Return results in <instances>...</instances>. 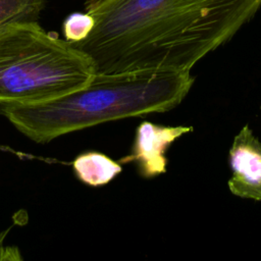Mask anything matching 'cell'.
Here are the masks:
<instances>
[{"instance_id": "7", "label": "cell", "mask_w": 261, "mask_h": 261, "mask_svg": "<svg viewBox=\"0 0 261 261\" xmlns=\"http://www.w3.org/2000/svg\"><path fill=\"white\" fill-rule=\"evenodd\" d=\"M46 0H0V27L15 21H38Z\"/></svg>"}, {"instance_id": "6", "label": "cell", "mask_w": 261, "mask_h": 261, "mask_svg": "<svg viewBox=\"0 0 261 261\" xmlns=\"http://www.w3.org/2000/svg\"><path fill=\"white\" fill-rule=\"evenodd\" d=\"M72 166L79 179L91 187H100L110 182L122 170L118 161L100 152H87L79 155Z\"/></svg>"}, {"instance_id": "8", "label": "cell", "mask_w": 261, "mask_h": 261, "mask_svg": "<svg viewBox=\"0 0 261 261\" xmlns=\"http://www.w3.org/2000/svg\"><path fill=\"white\" fill-rule=\"evenodd\" d=\"M95 20L86 12H72L67 15L62 23V32L66 41L76 43L83 41L91 33Z\"/></svg>"}, {"instance_id": "2", "label": "cell", "mask_w": 261, "mask_h": 261, "mask_svg": "<svg viewBox=\"0 0 261 261\" xmlns=\"http://www.w3.org/2000/svg\"><path fill=\"white\" fill-rule=\"evenodd\" d=\"M190 72L140 70L95 74L85 87L38 104H0V113L23 136L48 143L100 123L164 112L188 95Z\"/></svg>"}, {"instance_id": "9", "label": "cell", "mask_w": 261, "mask_h": 261, "mask_svg": "<svg viewBox=\"0 0 261 261\" xmlns=\"http://www.w3.org/2000/svg\"><path fill=\"white\" fill-rule=\"evenodd\" d=\"M8 231H9V228H8V229H6L5 231H3V232H1V233H0V248H1V245H2L3 240H4V238H5V234H6Z\"/></svg>"}, {"instance_id": "5", "label": "cell", "mask_w": 261, "mask_h": 261, "mask_svg": "<svg viewBox=\"0 0 261 261\" xmlns=\"http://www.w3.org/2000/svg\"><path fill=\"white\" fill-rule=\"evenodd\" d=\"M231 176L227 181L231 194L261 201V142L248 124L233 138L228 153Z\"/></svg>"}, {"instance_id": "3", "label": "cell", "mask_w": 261, "mask_h": 261, "mask_svg": "<svg viewBox=\"0 0 261 261\" xmlns=\"http://www.w3.org/2000/svg\"><path fill=\"white\" fill-rule=\"evenodd\" d=\"M91 59L38 21L0 27V104H38L88 85Z\"/></svg>"}, {"instance_id": "1", "label": "cell", "mask_w": 261, "mask_h": 261, "mask_svg": "<svg viewBox=\"0 0 261 261\" xmlns=\"http://www.w3.org/2000/svg\"><path fill=\"white\" fill-rule=\"evenodd\" d=\"M260 6L261 0H88L95 24L71 44L91 59L95 74L190 72Z\"/></svg>"}, {"instance_id": "4", "label": "cell", "mask_w": 261, "mask_h": 261, "mask_svg": "<svg viewBox=\"0 0 261 261\" xmlns=\"http://www.w3.org/2000/svg\"><path fill=\"white\" fill-rule=\"evenodd\" d=\"M192 130V126H165L143 121L137 127L130 153L118 162H135L139 174L144 178L165 173L168 163L166 151L175 140Z\"/></svg>"}]
</instances>
